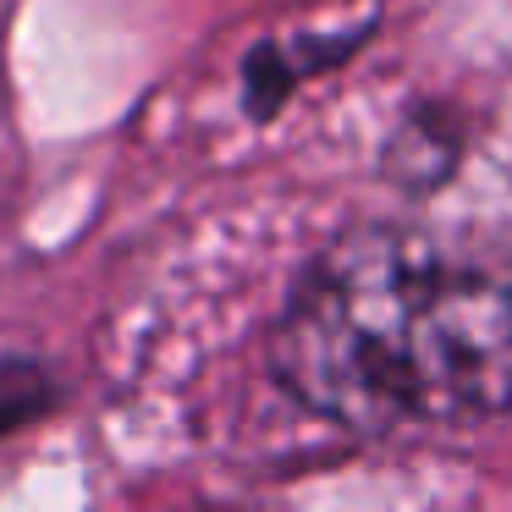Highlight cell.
Wrapping results in <instances>:
<instances>
[{
    "mask_svg": "<svg viewBox=\"0 0 512 512\" xmlns=\"http://www.w3.org/2000/svg\"><path fill=\"white\" fill-rule=\"evenodd\" d=\"M270 369L309 413L364 435L512 413V248L364 226L292 292Z\"/></svg>",
    "mask_w": 512,
    "mask_h": 512,
    "instance_id": "6da1fadb",
    "label": "cell"
}]
</instances>
